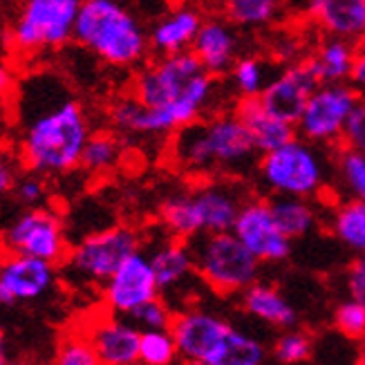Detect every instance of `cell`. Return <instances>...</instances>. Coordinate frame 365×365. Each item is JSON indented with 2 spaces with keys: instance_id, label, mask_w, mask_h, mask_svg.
Listing matches in <instances>:
<instances>
[{
  "instance_id": "obj_1",
  "label": "cell",
  "mask_w": 365,
  "mask_h": 365,
  "mask_svg": "<svg viewBox=\"0 0 365 365\" xmlns=\"http://www.w3.org/2000/svg\"><path fill=\"white\" fill-rule=\"evenodd\" d=\"M19 162L27 173L43 178L66 175L81 166V155L92 135L83 106L52 76L29 78L19 92Z\"/></svg>"
},
{
  "instance_id": "obj_2",
  "label": "cell",
  "mask_w": 365,
  "mask_h": 365,
  "mask_svg": "<svg viewBox=\"0 0 365 365\" xmlns=\"http://www.w3.org/2000/svg\"><path fill=\"white\" fill-rule=\"evenodd\" d=\"M215 78L190 50L164 54L141 68L133 81V94L146 103L141 137H170L202 119L215 99Z\"/></svg>"
},
{
  "instance_id": "obj_3",
  "label": "cell",
  "mask_w": 365,
  "mask_h": 365,
  "mask_svg": "<svg viewBox=\"0 0 365 365\" xmlns=\"http://www.w3.org/2000/svg\"><path fill=\"white\" fill-rule=\"evenodd\" d=\"M170 162L197 180L240 178L256 168L260 150L235 113L202 117L170 135Z\"/></svg>"
},
{
  "instance_id": "obj_4",
  "label": "cell",
  "mask_w": 365,
  "mask_h": 365,
  "mask_svg": "<svg viewBox=\"0 0 365 365\" xmlns=\"http://www.w3.org/2000/svg\"><path fill=\"white\" fill-rule=\"evenodd\" d=\"M247 197L240 178H209L166 197L160 222L168 235L186 242L202 233L231 231Z\"/></svg>"
},
{
  "instance_id": "obj_5",
  "label": "cell",
  "mask_w": 365,
  "mask_h": 365,
  "mask_svg": "<svg viewBox=\"0 0 365 365\" xmlns=\"http://www.w3.org/2000/svg\"><path fill=\"white\" fill-rule=\"evenodd\" d=\"M74 41L110 68H135L150 50V36L119 0H81Z\"/></svg>"
},
{
  "instance_id": "obj_6",
  "label": "cell",
  "mask_w": 365,
  "mask_h": 365,
  "mask_svg": "<svg viewBox=\"0 0 365 365\" xmlns=\"http://www.w3.org/2000/svg\"><path fill=\"white\" fill-rule=\"evenodd\" d=\"M329 164L323 146L296 135L282 146L260 153L256 175L272 195L316 200L327 188Z\"/></svg>"
},
{
  "instance_id": "obj_7",
  "label": "cell",
  "mask_w": 365,
  "mask_h": 365,
  "mask_svg": "<svg viewBox=\"0 0 365 365\" xmlns=\"http://www.w3.org/2000/svg\"><path fill=\"white\" fill-rule=\"evenodd\" d=\"M197 278L220 296L249 289L260 276V260L237 240L233 231L202 233L188 240Z\"/></svg>"
},
{
  "instance_id": "obj_8",
  "label": "cell",
  "mask_w": 365,
  "mask_h": 365,
  "mask_svg": "<svg viewBox=\"0 0 365 365\" xmlns=\"http://www.w3.org/2000/svg\"><path fill=\"white\" fill-rule=\"evenodd\" d=\"M81 0H23L9 41L23 54L56 50L74 41Z\"/></svg>"
},
{
  "instance_id": "obj_9",
  "label": "cell",
  "mask_w": 365,
  "mask_h": 365,
  "mask_svg": "<svg viewBox=\"0 0 365 365\" xmlns=\"http://www.w3.org/2000/svg\"><path fill=\"white\" fill-rule=\"evenodd\" d=\"M359 90L350 83H321L296 121V133L316 146L336 148L343 144L347 125H350L361 103Z\"/></svg>"
},
{
  "instance_id": "obj_10",
  "label": "cell",
  "mask_w": 365,
  "mask_h": 365,
  "mask_svg": "<svg viewBox=\"0 0 365 365\" xmlns=\"http://www.w3.org/2000/svg\"><path fill=\"white\" fill-rule=\"evenodd\" d=\"M141 249L139 233L130 227H110L83 237L66 258L68 272L83 284H101L113 276L119 264Z\"/></svg>"
},
{
  "instance_id": "obj_11",
  "label": "cell",
  "mask_w": 365,
  "mask_h": 365,
  "mask_svg": "<svg viewBox=\"0 0 365 365\" xmlns=\"http://www.w3.org/2000/svg\"><path fill=\"white\" fill-rule=\"evenodd\" d=\"M0 251L34 256L52 264H63L68 258V237L61 217L43 206L21 213L0 235Z\"/></svg>"
},
{
  "instance_id": "obj_12",
  "label": "cell",
  "mask_w": 365,
  "mask_h": 365,
  "mask_svg": "<svg viewBox=\"0 0 365 365\" xmlns=\"http://www.w3.org/2000/svg\"><path fill=\"white\" fill-rule=\"evenodd\" d=\"M231 329L222 316L206 309H184L170 325L180 356L195 365H220Z\"/></svg>"
},
{
  "instance_id": "obj_13",
  "label": "cell",
  "mask_w": 365,
  "mask_h": 365,
  "mask_svg": "<svg viewBox=\"0 0 365 365\" xmlns=\"http://www.w3.org/2000/svg\"><path fill=\"white\" fill-rule=\"evenodd\" d=\"M262 264H278L292 256V237L282 233L272 204L264 197L249 195L231 229Z\"/></svg>"
},
{
  "instance_id": "obj_14",
  "label": "cell",
  "mask_w": 365,
  "mask_h": 365,
  "mask_svg": "<svg viewBox=\"0 0 365 365\" xmlns=\"http://www.w3.org/2000/svg\"><path fill=\"white\" fill-rule=\"evenodd\" d=\"M157 296H162L160 282H157L148 253L141 249L130 253L119 264L117 272L103 282L106 309L119 316H128L139 305L148 303Z\"/></svg>"
},
{
  "instance_id": "obj_15",
  "label": "cell",
  "mask_w": 365,
  "mask_h": 365,
  "mask_svg": "<svg viewBox=\"0 0 365 365\" xmlns=\"http://www.w3.org/2000/svg\"><path fill=\"white\" fill-rule=\"evenodd\" d=\"M56 264L21 253H3L0 258V307L31 303L52 292Z\"/></svg>"
},
{
  "instance_id": "obj_16",
  "label": "cell",
  "mask_w": 365,
  "mask_h": 365,
  "mask_svg": "<svg viewBox=\"0 0 365 365\" xmlns=\"http://www.w3.org/2000/svg\"><path fill=\"white\" fill-rule=\"evenodd\" d=\"M319 86L321 81L316 78L309 63L296 61L289 63L287 68H282L276 76H272V81L262 90L260 99L274 115L296 125L298 117L303 115V110L312 97V92Z\"/></svg>"
},
{
  "instance_id": "obj_17",
  "label": "cell",
  "mask_w": 365,
  "mask_h": 365,
  "mask_svg": "<svg viewBox=\"0 0 365 365\" xmlns=\"http://www.w3.org/2000/svg\"><path fill=\"white\" fill-rule=\"evenodd\" d=\"M83 334L90 339L94 352L103 365H135L139 363L141 331L125 316L108 312L94 321Z\"/></svg>"
},
{
  "instance_id": "obj_18",
  "label": "cell",
  "mask_w": 365,
  "mask_h": 365,
  "mask_svg": "<svg viewBox=\"0 0 365 365\" xmlns=\"http://www.w3.org/2000/svg\"><path fill=\"white\" fill-rule=\"evenodd\" d=\"M190 52L197 56L206 72L213 76H229L233 63L240 58V38L235 25L220 19L204 21Z\"/></svg>"
},
{
  "instance_id": "obj_19",
  "label": "cell",
  "mask_w": 365,
  "mask_h": 365,
  "mask_svg": "<svg viewBox=\"0 0 365 365\" xmlns=\"http://www.w3.org/2000/svg\"><path fill=\"white\" fill-rule=\"evenodd\" d=\"M312 25L323 36L363 43L365 38V0H309Z\"/></svg>"
},
{
  "instance_id": "obj_20",
  "label": "cell",
  "mask_w": 365,
  "mask_h": 365,
  "mask_svg": "<svg viewBox=\"0 0 365 365\" xmlns=\"http://www.w3.org/2000/svg\"><path fill=\"white\" fill-rule=\"evenodd\" d=\"M233 113L240 117V121L247 125V130L253 139V144L260 153H267L272 148L282 146L284 141L296 137V125L280 119L269 110L260 97H242L237 99Z\"/></svg>"
},
{
  "instance_id": "obj_21",
  "label": "cell",
  "mask_w": 365,
  "mask_h": 365,
  "mask_svg": "<svg viewBox=\"0 0 365 365\" xmlns=\"http://www.w3.org/2000/svg\"><path fill=\"white\" fill-rule=\"evenodd\" d=\"M204 19L193 7H175L164 14L150 29V50L160 56L178 54L193 47Z\"/></svg>"
},
{
  "instance_id": "obj_22",
  "label": "cell",
  "mask_w": 365,
  "mask_h": 365,
  "mask_svg": "<svg viewBox=\"0 0 365 365\" xmlns=\"http://www.w3.org/2000/svg\"><path fill=\"white\" fill-rule=\"evenodd\" d=\"M148 258L153 262V269H155L157 282H160L162 296L168 294V292L180 289L190 276H197L190 245L186 240H180V237L168 235L166 240L157 242L150 249Z\"/></svg>"
},
{
  "instance_id": "obj_23",
  "label": "cell",
  "mask_w": 365,
  "mask_h": 365,
  "mask_svg": "<svg viewBox=\"0 0 365 365\" xmlns=\"http://www.w3.org/2000/svg\"><path fill=\"white\" fill-rule=\"evenodd\" d=\"M361 45L347 38L325 36L314 52L305 58L321 83H345L350 81Z\"/></svg>"
},
{
  "instance_id": "obj_24",
  "label": "cell",
  "mask_w": 365,
  "mask_h": 365,
  "mask_svg": "<svg viewBox=\"0 0 365 365\" xmlns=\"http://www.w3.org/2000/svg\"><path fill=\"white\" fill-rule=\"evenodd\" d=\"M242 307L249 316L272 327L287 329L296 327L298 312L276 284L256 280L249 289L242 292Z\"/></svg>"
},
{
  "instance_id": "obj_25",
  "label": "cell",
  "mask_w": 365,
  "mask_h": 365,
  "mask_svg": "<svg viewBox=\"0 0 365 365\" xmlns=\"http://www.w3.org/2000/svg\"><path fill=\"white\" fill-rule=\"evenodd\" d=\"M329 231L336 240L352 253H365V202L347 197L331 204L327 213Z\"/></svg>"
},
{
  "instance_id": "obj_26",
  "label": "cell",
  "mask_w": 365,
  "mask_h": 365,
  "mask_svg": "<svg viewBox=\"0 0 365 365\" xmlns=\"http://www.w3.org/2000/svg\"><path fill=\"white\" fill-rule=\"evenodd\" d=\"M269 204H272L278 227L282 229L284 235L292 237V240H300V237L309 235L321 220L319 209H316V204L309 197L272 195Z\"/></svg>"
},
{
  "instance_id": "obj_27",
  "label": "cell",
  "mask_w": 365,
  "mask_h": 365,
  "mask_svg": "<svg viewBox=\"0 0 365 365\" xmlns=\"http://www.w3.org/2000/svg\"><path fill=\"white\" fill-rule=\"evenodd\" d=\"M280 5L282 0H222L227 21L245 29L272 25L280 11Z\"/></svg>"
},
{
  "instance_id": "obj_28",
  "label": "cell",
  "mask_w": 365,
  "mask_h": 365,
  "mask_svg": "<svg viewBox=\"0 0 365 365\" xmlns=\"http://www.w3.org/2000/svg\"><path fill=\"white\" fill-rule=\"evenodd\" d=\"M331 168H334L336 180L345 193L365 202V155L347 144H341L334 148Z\"/></svg>"
},
{
  "instance_id": "obj_29",
  "label": "cell",
  "mask_w": 365,
  "mask_h": 365,
  "mask_svg": "<svg viewBox=\"0 0 365 365\" xmlns=\"http://www.w3.org/2000/svg\"><path fill=\"white\" fill-rule=\"evenodd\" d=\"M121 160V141L113 133H92L81 155V166L92 175H103Z\"/></svg>"
},
{
  "instance_id": "obj_30",
  "label": "cell",
  "mask_w": 365,
  "mask_h": 365,
  "mask_svg": "<svg viewBox=\"0 0 365 365\" xmlns=\"http://www.w3.org/2000/svg\"><path fill=\"white\" fill-rule=\"evenodd\" d=\"M233 92L237 94V99L242 97H260L267 83L272 81L269 76L267 63L258 56H240L229 72Z\"/></svg>"
},
{
  "instance_id": "obj_31",
  "label": "cell",
  "mask_w": 365,
  "mask_h": 365,
  "mask_svg": "<svg viewBox=\"0 0 365 365\" xmlns=\"http://www.w3.org/2000/svg\"><path fill=\"white\" fill-rule=\"evenodd\" d=\"M180 356L178 343L170 329H146L139 341V363L144 365H170Z\"/></svg>"
},
{
  "instance_id": "obj_32",
  "label": "cell",
  "mask_w": 365,
  "mask_h": 365,
  "mask_svg": "<svg viewBox=\"0 0 365 365\" xmlns=\"http://www.w3.org/2000/svg\"><path fill=\"white\" fill-rule=\"evenodd\" d=\"M267 350L256 336L247 334V331L231 329L220 365H262Z\"/></svg>"
},
{
  "instance_id": "obj_33",
  "label": "cell",
  "mask_w": 365,
  "mask_h": 365,
  "mask_svg": "<svg viewBox=\"0 0 365 365\" xmlns=\"http://www.w3.org/2000/svg\"><path fill=\"white\" fill-rule=\"evenodd\" d=\"M314 354V341L307 331L287 327L274 343V356L282 365H296L307 363Z\"/></svg>"
},
{
  "instance_id": "obj_34",
  "label": "cell",
  "mask_w": 365,
  "mask_h": 365,
  "mask_svg": "<svg viewBox=\"0 0 365 365\" xmlns=\"http://www.w3.org/2000/svg\"><path fill=\"white\" fill-rule=\"evenodd\" d=\"M334 329L350 341H361L365 336V305L361 300L347 296L334 309Z\"/></svg>"
},
{
  "instance_id": "obj_35",
  "label": "cell",
  "mask_w": 365,
  "mask_h": 365,
  "mask_svg": "<svg viewBox=\"0 0 365 365\" xmlns=\"http://www.w3.org/2000/svg\"><path fill=\"white\" fill-rule=\"evenodd\" d=\"M139 331H146V329H170L173 325V319H175V314H173L170 305L162 296H157L148 303L139 305L135 312H130L125 316Z\"/></svg>"
},
{
  "instance_id": "obj_36",
  "label": "cell",
  "mask_w": 365,
  "mask_h": 365,
  "mask_svg": "<svg viewBox=\"0 0 365 365\" xmlns=\"http://www.w3.org/2000/svg\"><path fill=\"white\" fill-rule=\"evenodd\" d=\"M56 363L58 365H97L99 356L94 352L90 339L83 334H70L63 339L56 352Z\"/></svg>"
},
{
  "instance_id": "obj_37",
  "label": "cell",
  "mask_w": 365,
  "mask_h": 365,
  "mask_svg": "<svg viewBox=\"0 0 365 365\" xmlns=\"http://www.w3.org/2000/svg\"><path fill=\"white\" fill-rule=\"evenodd\" d=\"M14 193L19 197V202L27 209H34V206H41L45 202L47 188L43 182V175H36V173H29L25 178H19L14 186Z\"/></svg>"
},
{
  "instance_id": "obj_38",
  "label": "cell",
  "mask_w": 365,
  "mask_h": 365,
  "mask_svg": "<svg viewBox=\"0 0 365 365\" xmlns=\"http://www.w3.org/2000/svg\"><path fill=\"white\" fill-rule=\"evenodd\" d=\"M345 284H347V296H352L365 305V253L352 260V264L345 272Z\"/></svg>"
},
{
  "instance_id": "obj_39",
  "label": "cell",
  "mask_w": 365,
  "mask_h": 365,
  "mask_svg": "<svg viewBox=\"0 0 365 365\" xmlns=\"http://www.w3.org/2000/svg\"><path fill=\"white\" fill-rule=\"evenodd\" d=\"M343 144H347L350 148H354L361 155H365V99H361V103L356 108V113H354L350 125H347Z\"/></svg>"
},
{
  "instance_id": "obj_40",
  "label": "cell",
  "mask_w": 365,
  "mask_h": 365,
  "mask_svg": "<svg viewBox=\"0 0 365 365\" xmlns=\"http://www.w3.org/2000/svg\"><path fill=\"white\" fill-rule=\"evenodd\" d=\"M19 182V162L9 153H0V195L14 190Z\"/></svg>"
},
{
  "instance_id": "obj_41",
  "label": "cell",
  "mask_w": 365,
  "mask_h": 365,
  "mask_svg": "<svg viewBox=\"0 0 365 365\" xmlns=\"http://www.w3.org/2000/svg\"><path fill=\"white\" fill-rule=\"evenodd\" d=\"M14 92H16L14 76L5 63H0V106H7V101L14 97Z\"/></svg>"
},
{
  "instance_id": "obj_42",
  "label": "cell",
  "mask_w": 365,
  "mask_h": 365,
  "mask_svg": "<svg viewBox=\"0 0 365 365\" xmlns=\"http://www.w3.org/2000/svg\"><path fill=\"white\" fill-rule=\"evenodd\" d=\"M350 83L359 90V94L365 99V47H361V50H359L354 70H352V76H350Z\"/></svg>"
},
{
  "instance_id": "obj_43",
  "label": "cell",
  "mask_w": 365,
  "mask_h": 365,
  "mask_svg": "<svg viewBox=\"0 0 365 365\" xmlns=\"http://www.w3.org/2000/svg\"><path fill=\"white\" fill-rule=\"evenodd\" d=\"M5 110H7L5 106H0V144H5V139L9 135V119Z\"/></svg>"
},
{
  "instance_id": "obj_44",
  "label": "cell",
  "mask_w": 365,
  "mask_h": 365,
  "mask_svg": "<svg viewBox=\"0 0 365 365\" xmlns=\"http://www.w3.org/2000/svg\"><path fill=\"white\" fill-rule=\"evenodd\" d=\"M356 361H359L361 365H365V336L359 341V354H356Z\"/></svg>"
},
{
  "instance_id": "obj_45",
  "label": "cell",
  "mask_w": 365,
  "mask_h": 365,
  "mask_svg": "<svg viewBox=\"0 0 365 365\" xmlns=\"http://www.w3.org/2000/svg\"><path fill=\"white\" fill-rule=\"evenodd\" d=\"M7 354H5V336H3V331H0V365L5 363Z\"/></svg>"
},
{
  "instance_id": "obj_46",
  "label": "cell",
  "mask_w": 365,
  "mask_h": 365,
  "mask_svg": "<svg viewBox=\"0 0 365 365\" xmlns=\"http://www.w3.org/2000/svg\"><path fill=\"white\" fill-rule=\"evenodd\" d=\"M361 47H365V38H363V43H361Z\"/></svg>"
}]
</instances>
